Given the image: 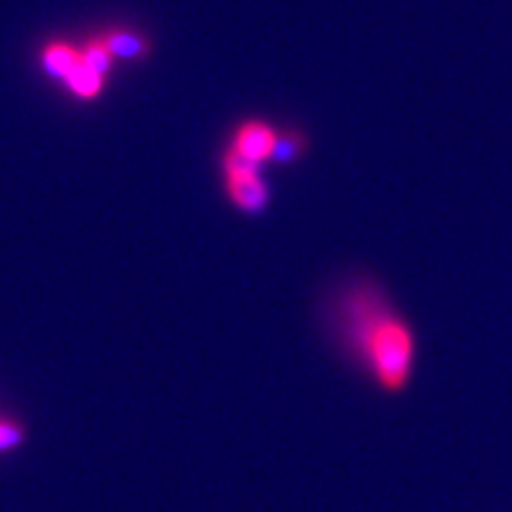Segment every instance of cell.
I'll use <instances>...</instances> for the list:
<instances>
[{"mask_svg": "<svg viewBox=\"0 0 512 512\" xmlns=\"http://www.w3.org/2000/svg\"><path fill=\"white\" fill-rule=\"evenodd\" d=\"M344 344L387 394H399L411 382L415 335L375 285H354L337 304Z\"/></svg>", "mask_w": 512, "mask_h": 512, "instance_id": "obj_1", "label": "cell"}, {"mask_svg": "<svg viewBox=\"0 0 512 512\" xmlns=\"http://www.w3.org/2000/svg\"><path fill=\"white\" fill-rule=\"evenodd\" d=\"M275 140H278V133L268 124H264V121H247V124L238 128L230 147L256 164H264L266 159L273 157Z\"/></svg>", "mask_w": 512, "mask_h": 512, "instance_id": "obj_2", "label": "cell"}, {"mask_svg": "<svg viewBox=\"0 0 512 512\" xmlns=\"http://www.w3.org/2000/svg\"><path fill=\"white\" fill-rule=\"evenodd\" d=\"M228 183V195L230 200L242 211H259L266 207L268 202V188L261 181L259 174H247V176H233L226 178Z\"/></svg>", "mask_w": 512, "mask_h": 512, "instance_id": "obj_3", "label": "cell"}, {"mask_svg": "<svg viewBox=\"0 0 512 512\" xmlns=\"http://www.w3.org/2000/svg\"><path fill=\"white\" fill-rule=\"evenodd\" d=\"M105 48L110 50L114 60H140L150 53V46L143 36L133 34V31H107V34L98 36Z\"/></svg>", "mask_w": 512, "mask_h": 512, "instance_id": "obj_4", "label": "cell"}, {"mask_svg": "<svg viewBox=\"0 0 512 512\" xmlns=\"http://www.w3.org/2000/svg\"><path fill=\"white\" fill-rule=\"evenodd\" d=\"M79 60H81V48H74L72 43H62V41L50 43V46L43 48V55H41L43 69H46L53 79H60V81H64V76L72 72Z\"/></svg>", "mask_w": 512, "mask_h": 512, "instance_id": "obj_5", "label": "cell"}, {"mask_svg": "<svg viewBox=\"0 0 512 512\" xmlns=\"http://www.w3.org/2000/svg\"><path fill=\"white\" fill-rule=\"evenodd\" d=\"M62 83L76 95V98L93 100V98H98L102 86H105V76L88 67V64L83 62V57H81V60L76 62V67L72 69V72L64 76Z\"/></svg>", "mask_w": 512, "mask_h": 512, "instance_id": "obj_6", "label": "cell"}, {"mask_svg": "<svg viewBox=\"0 0 512 512\" xmlns=\"http://www.w3.org/2000/svg\"><path fill=\"white\" fill-rule=\"evenodd\" d=\"M27 437V425H24L22 418L0 411V456L15 453L17 448L24 446Z\"/></svg>", "mask_w": 512, "mask_h": 512, "instance_id": "obj_7", "label": "cell"}, {"mask_svg": "<svg viewBox=\"0 0 512 512\" xmlns=\"http://www.w3.org/2000/svg\"><path fill=\"white\" fill-rule=\"evenodd\" d=\"M304 138L297 136V133H285V136H278L273 147V157L275 162H292L294 157L302 155L304 152Z\"/></svg>", "mask_w": 512, "mask_h": 512, "instance_id": "obj_8", "label": "cell"}]
</instances>
